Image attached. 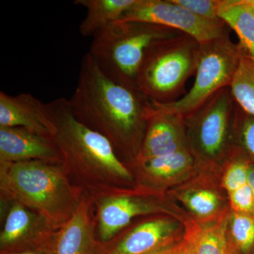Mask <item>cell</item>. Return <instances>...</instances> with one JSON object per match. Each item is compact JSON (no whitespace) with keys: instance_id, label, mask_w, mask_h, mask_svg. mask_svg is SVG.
I'll list each match as a JSON object with an SVG mask.
<instances>
[{"instance_id":"d6986e66","label":"cell","mask_w":254,"mask_h":254,"mask_svg":"<svg viewBox=\"0 0 254 254\" xmlns=\"http://www.w3.org/2000/svg\"><path fill=\"white\" fill-rule=\"evenodd\" d=\"M149 176L156 179H168L176 176L190 168L193 158L187 148L171 154L137 161Z\"/></svg>"},{"instance_id":"7a4b0ae2","label":"cell","mask_w":254,"mask_h":254,"mask_svg":"<svg viewBox=\"0 0 254 254\" xmlns=\"http://www.w3.org/2000/svg\"><path fill=\"white\" fill-rule=\"evenodd\" d=\"M55 128L53 141L70 179L93 198L119 191L132 175L106 137L91 129L73 115L68 100L60 98L46 103Z\"/></svg>"},{"instance_id":"484cf974","label":"cell","mask_w":254,"mask_h":254,"mask_svg":"<svg viewBox=\"0 0 254 254\" xmlns=\"http://www.w3.org/2000/svg\"><path fill=\"white\" fill-rule=\"evenodd\" d=\"M229 195L232 208L236 213L254 215L253 193L249 184Z\"/></svg>"},{"instance_id":"ffe728a7","label":"cell","mask_w":254,"mask_h":254,"mask_svg":"<svg viewBox=\"0 0 254 254\" xmlns=\"http://www.w3.org/2000/svg\"><path fill=\"white\" fill-rule=\"evenodd\" d=\"M227 219L205 228L198 227L196 238V254H227L229 245L227 240Z\"/></svg>"},{"instance_id":"836d02e7","label":"cell","mask_w":254,"mask_h":254,"mask_svg":"<svg viewBox=\"0 0 254 254\" xmlns=\"http://www.w3.org/2000/svg\"></svg>"},{"instance_id":"8fae6325","label":"cell","mask_w":254,"mask_h":254,"mask_svg":"<svg viewBox=\"0 0 254 254\" xmlns=\"http://www.w3.org/2000/svg\"><path fill=\"white\" fill-rule=\"evenodd\" d=\"M93 200L97 207L98 234L101 244L113 240L134 217L158 210V207L146 200L119 191L98 195Z\"/></svg>"},{"instance_id":"3957f363","label":"cell","mask_w":254,"mask_h":254,"mask_svg":"<svg viewBox=\"0 0 254 254\" xmlns=\"http://www.w3.org/2000/svg\"><path fill=\"white\" fill-rule=\"evenodd\" d=\"M0 187L1 198L33 209L55 230L71 218L84 193L63 163L41 160L0 163Z\"/></svg>"},{"instance_id":"4fadbf2b","label":"cell","mask_w":254,"mask_h":254,"mask_svg":"<svg viewBox=\"0 0 254 254\" xmlns=\"http://www.w3.org/2000/svg\"><path fill=\"white\" fill-rule=\"evenodd\" d=\"M32 160L63 163L53 139L21 127H0V163Z\"/></svg>"},{"instance_id":"9c48e42d","label":"cell","mask_w":254,"mask_h":254,"mask_svg":"<svg viewBox=\"0 0 254 254\" xmlns=\"http://www.w3.org/2000/svg\"><path fill=\"white\" fill-rule=\"evenodd\" d=\"M0 233V252L9 253L46 245L55 229L41 214L17 200L6 199Z\"/></svg>"},{"instance_id":"603a6c76","label":"cell","mask_w":254,"mask_h":254,"mask_svg":"<svg viewBox=\"0 0 254 254\" xmlns=\"http://www.w3.org/2000/svg\"><path fill=\"white\" fill-rule=\"evenodd\" d=\"M175 4L190 11L198 17L211 21L220 20L218 8L220 0H172Z\"/></svg>"},{"instance_id":"cb8c5ba5","label":"cell","mask_w":254,"mask_h":254,"mask_svg":"<svg viewBox=\"0 0 254 254\" xmlns=\"http://www.w3.org/2000/svg\"><path fill=\"white\" fill-rule=\"evenodd\" d=\"M249 171L250 166L243 161L234 162L229 166L222 182L229 194L248 185Z\"/></svg>"},{"instance_id":"4dcf8cb0","label":"cell","mask_w":254,"mask_h":254,"mask_svg":"<svg viewBox=\"0 0 254 254\" xmlns=\"http://www.w3.org/2000/svg\"><path fill=\"white\" fill-rule=\"evenodd\" d=\"M227 254H239V253L235 246H230Z\"/></svg>"},{"instance_id":"8992f818","label":"cell","mask_w":254,"mask_h":254,"mask_svg":"<svg viewBox=\"0 0 254 254\" xmlns=\"http://www.w3.org/2000/svg\"><path fill=\"white\" fill-rule=\"evenodd\" d=\"M242 55V50L231 41L228 31L220 38L200 45L195 81L190 91L171 103H152L184 118L188 116L222 88L230 87Z\"/></svg>"},{"instance_id":"f1b7e54d","label":"cell","mask_w":254,"mask_h":254,"mask_svg":"<svg viewBox=\"0 0 254 254\" xmlns=\"http://www.w3.org/2000/svg\"><path fill=\"white\" fill-rule=\"evenodd\" d=\"M48 243L46 245L36 247V248L9 252V253H1V254H47V245H48Z\"/></svg>"},{"instance_id":"6da1fadb","label":"cell","mask_w":254,"mask_h":254,"mask_svg":"<svg viewBox=\"0 0 254 254\" xmlns=\"http://www.w3.org/2000/svg\"><path fill=\"white\" fill-rule=\"evenodd\" d=\"M68 100L74 116L106 137L118 156L126 153L136 159L151 108L139 89L108 77L88 52L82 59L77 86Z\"/></svg>"},{"instance_id":"f546056e","label":"cell","mask_w":254,"mask_h":254,"mask_svg":"<svg viewBox=\"0 0 254 254\" xmlns=\"http://www.w3.org/2000/svg\"><path fill=\"white\" fill-rule=\"evenodd\" d=\"M249 185L252 189L254 200V168L250 166V171H249Z\"/></svg>"},{"instance_id":"d6a6232c","label":"cell","mask_w":254,"mask_h":254,"mask_svg":"<svg viewBox=\"0 0 254 254\" xmlns=\"http://www.w3.org/2000/svg\"><path fill=\"white\" fill-rule=\"evenodd\" d=\"M244 3H245V2H244ZM248 6H250V7L251 8V9H252V11H253V12L254 13V6H250V5H248Z\"/></svg>"},{"instance_id":"277c9868","label":"cell","mask_w":254,"mask_h":254,"mask_svg":"<svg viewBox=\"0 0 254 254\" xmlns=\"http://www.w3.org/2000/svg\"><path fill=\"white\" fill-rule=\"evenodd\" d=\"M182 33L151 23L117 21L93 37L88 53L108 77L138 89V72L147 50L155 42Z\"/></svg>"},{"instance_id":"d4e9b609","label":"cell","mask_w":254,"mask_h":254,"mask_svg":"<svg viewBox=\"0 0 254 254\" xmlns=\"http://www.w3.org/2000/svg\"><path fill=\"white\" fill-rule=\"evenodd\" d=\"M235 120L239 124L242 144L254 157V117L245 113L237 104Z\"/></svg>"},{"instance_id":"30bf717a","label":"cell","mask_w":254,"mask_h":254,"mask_svg":"<svg viewBox=\"0 0 254 254\" xmlns=\"http://www.w3.org/2000/svg\"><path fill=\"white\" fill-rule=\"evenodd\" d=\"M93 197L84 192L81 202L67 221L55 230L47 245V254H99L95 220L92 215Z\"/></svg>"},{"instance_id":"e0dca14e","label":"cell","mask_w":254,"mask_h":254,"mask_svg":"<svg viewBox=\"0 0 254 254\" xmlns=\"http://www.w3.org/2000/svg\"><path fill=\"white\" fill-rule=\"evenodd\" d=\"M218 17L235 31L244 54L254 60V13L243 0H220Z\"/></svg>"},{"instance_id":"7402d4cb","label":"cell","mask_w":254,"mask_h":254,"mask_svg":"<svg viewBox=\"0 0 254 254\" xmlns=\"http://www.w3.org/2000/svg\"><path fill=\"white\" fill-rule=\"evenodd\" d=\"M184 203L196 215L208 216L216 211L219 198L213 191L198 190L190 192L184 196Z\"/></svg>"},{"instance_id":"44dd1931","label":"cell","mask_w":254,"mask_h":254,"mask_svg":"<svg viewBox=\"0 0 254 254\" xmlns=\"http://www.w3.org/2000/svg\"><path fill=\"white\" fill-rule=\"evenodd\" d=\"M232 235L237 251L249 253L254 245V217L235 212L232 220Z\"/></svg>"},{"instance_id":"9a60e30c","label":"cell","mask_w":254,"mask_h":254,"mask_svg":"<svg viewBox=\"0 0 254 254\" xmlns=\"http://www.w3.org/2000/svg\"><path fill=\"white\" fill-rule=\"evenodd\" d=\"M179 225L170 219L143 222L117 242L100 243L99 254H147L179 238Z\"/></svg>"},{"instance_id":"1f68e13d","label":"cell","mask_w":254,"mask_h":254,"mask_svg":"<svg viewBox=\"0 0 254 254\" xmlns=\"http://www.w3.org/2000/svg\"><path fill=\"white\" fill-rule=\"evenodd\" d=\"M246 4L250 6H254V0H243Z\"/></svg>"},{"instance_id":"4316f807","label":"cell","mask_w":254,"mask_h":254,"mask_svg":"<svg viewBox=\"0 0 254 254\" xmlns=\"http://www.w3.org/2000/svg\"><path fill=\"white\" fill-rule=\"evenodd\" d=\"M198 230L197 225H190L185 232V236L177 244L174 254H196Z\"/></svg>"},{"instance_id":"ac0fdd59","label":"cell","mask_w":254,"mask_h":254,"mask_svg":"<svg viewBox=\"0 0 254 254\" xmlns=\"http://www.w3.org/2000/svg\"><path fill=\"white\" fill-rule=\"evenodd\" d=\"M230 90L241 109L254 117V60L243 53Z\"/></svg>"},{"instance_id":"ba28073f","label":"cell","mask_w":254,"mask_h":254,"mask_svg":"<svg viewBox=\"0 0 254 254\" xmlns=\"http://www.w3.org/2000/svg\"><path fill=\"white\" fill-rule=\"evenodd\" d=\"M236 107L230 87H226L199 109L185 117V121L191 124L198 149L205 156L215 158L223 151Z\"/></svg>"},{"instance_id":"52a82bcc","label":"cell","mask_w":254,"mask_h":254,"mask_svg":"<svg viewBox=\"0 0 254 254\" xmlns=\"http://www.w3.org/2000/svg\"><path fill=\"white\" fill-rule=\"evenodd\" d=\"M120 21L171 28L188 35L200 45L217 39L227 31V26L221 19L211 21L198 17L172 0H136Z\"/></svg>"},{"instance_id":"2e32d148","label":"cell","mask_w":254,"mask_h":254,"mask_svg":"<svg viewBox=\"0 0 254 254\" xmlns=\"http://www.w3.org/2000/svg\"><path fill=\"white\" fill-rule=\"evenodd\" d=\"M136 0H76L86 8V17L79 26L82 36L93 37L113 23L121 21Z\"/></svg>"},{"instance_id":"7c38bea8","label":"cell","mask_w":254,"mask_h":254,"mask_svg":"<svg viewBox=\"0 0 254 254\" xmlns=\"http://www.w3.org/2000/svg\"><path fill=\"white\" fill-rule=\"evenodd\" d=\"M183 116L162 109L151 102L146 131L136 161L171 154L187 148Z\"/></svg>"},{"instance_id":"5bb4252c","label":"cell","mask_w":254,"mask_h":254,"mask_svg":"<svg viewBox=\"0 0 254 254\" xmlns=\"http://www.w3.org/2000/svg\"><path fill=\"white\" fill-rule=\"evenodd\" d=\"M0 127H21L53 140L55 126L46 104L30 93L0 92Z\"/></svg>"},{"instance_id":"83f0119b","label":"cell","mask_w":254,"mask_h":254,"mask_svg":"<svg viewBox=\"0 0 254 254\" xmlns=\"http://www.w3.org/2000/svg\"><path fill=\"white\" fill-rule=\"evenodd\" d=\"M180 240H181V238L179 237V238L173 241V242H170L168 245L163 246V247H160L158 250L153 251V252L147 254H174L175 250H176L177 244L179 243Z\"/></svg>"},{"instance_id":"5b68a950","label":"cell","mask_w":254,"mask_h":254,"mask_svg":"<svg viewBox=\"0 0 254 254\" xmlns=\"http://www.w3.org/2000/svg\"><path fill=\"white\" fill-rule=\"evenodd\" d=\"M200 45L188 35L155 42L147 50L138 75V88L151 102L175 101L196 70Z\"/></svg>"}]
</instances>
